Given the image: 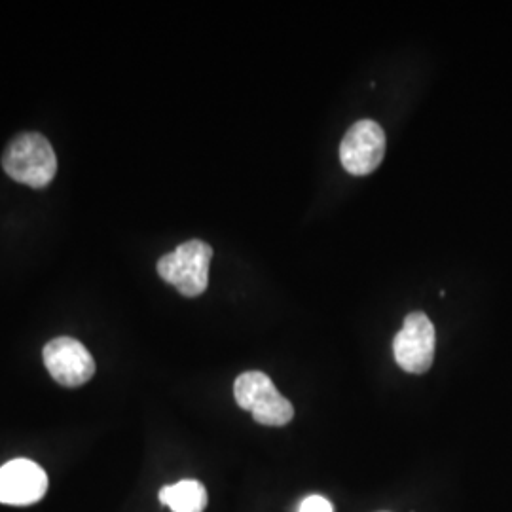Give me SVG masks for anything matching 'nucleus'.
<instances>
[{
  "mask_svg": "<svg viewBox=\"0 0 512 512\" xmlns=\"http://www.w3.org/2000/svg\"><path fill=\"white\" fill-rule=\"evenodd\" d=\"M211 258V245L202 239H190L179 245L173 253L162 256L156 268L165 283H171L179 293L192 298L205 293L209 285Z\"/></svg>",
  "mask_w": 512,
  "mask_h": 512,
  "instance_id": "2",
  "label": "nucleus"
},
{
  "mask_svg": "<svg viewBox=\"0 0 512 512\" xmlns=\"http://www.w3.org/2000/svg\"><path fill=\"white\" fill-rule=\"evenodd\" d=\"M160 501L173 512H203L207 490L198 480H181L160 490Z\"/></svg>",
  "mask_w": 512,
  "mask_h": 512,
  "instance_id": "8",
  "label": "nucleus"
},
{
  "mask_svg": "<svg viewBox=\"0 0 512 512\" xmlns=\"http://www.w3.org/2000/svg\"><path fill=\"white\" fill-rule=\"evenodd\" d=\"M48 492L46 471L31 459H12L0 467V503L27 507Z\"/></svg>",
  "mask_w": 512,
  "mask_h": 512,
  "instance_id": "7",
  "label": "nucleus"
},
{
  "mask_svg": "<svg viewBox=\"0 0 512 512\" xmlns=\"http://www.w3.org/2000/svg\"><path fill=\"white\" fill-rule=\"evenodd\" d=\"M10 179L31 188H44L55 177L57 158L50 141L40 133H21L2 156Z\"/></svg>",
  "mask_w": 512,
  "mask_h": 512,
  "instance_id": "1",
  "label": "nucleus"
},
{
  "mask_svg": "<svg viewBox=\"0 0 512 512\" xmlns=\"http://www.w3.org/2000/svg\"><path fill=\"white\" fill-rule=\"evenodd\" d=\"M385 156V133L374 120H361L348 129L340 145V162L344 169L363 177L370 175Z\"/></svg>",
  "mask_w": 512,
  "mask_h": 512,
  "instance_id": "5",
  "label": "nucleus"
},
{
  "mask_svg": "<svg viewBox=\"0 0 512 512\" xmlns=\"http://www.w3.org/2000/svg\"><path fill=\"white\" fill-rule=\"evenodd\" d=\"M44 365L57 384L65 387H80L88 384L95 374L92 353L78 340L61 336L46 344L42 351Z\"/></svg>",
  "mask_w": 512,
  "mask_h": 512,
  "instance_id": "6",
  "label": "nucleus"
},
{
  "mask_svg": "<svg viewBox=\"0 0 512 512\" xmlns=\"http://www.w3.org/2000/svg\"><path fill=\"white\" fill-rule=\"evenodd\" d=\"M234 397L236 403L243 410H249L260 425L283 427L293 421V404L277 391L272 378L264 372L251 370L239 374L234 384Z\"/></svg>",
  "mask_w": 512,
  "mask_h": 512,
  "instance_id": "3",
  "label": "nucleus"
},
{
  "mask_svg": "<svg viewBox=\"0 0 512 512\" xmlns=\"http://www.w3.org/2000/svg\"><path fill=\"white\" fill-rule=\"evenodd\" d=\"M298 512H334V507L323 495H310L300 503Z\"/></svg>",
  "mask_w": 512,
  "mask_h": 512,
  "instance_id": "9",
  "label": "nucleus"
},
{
  "mask_svg": "<svg viewBox=\"0 0 512 512\" xmlns=\"http://www.w3.org/2000/svg\"><path fill=\"white\" fill-rule=\"evenodd\" d=\"M435 348L437 332L431 319L421 311L408 313L403 329L393 340V355L397 365L408 374H423L435 361Z\"/></svg>",
  "mask_w": 512,
  "mask_h": 512,
  "instance_id": "4",
  "label": "nucleus"
}]
</instances>
